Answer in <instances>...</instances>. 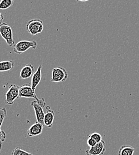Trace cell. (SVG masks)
Instances as JSON below:
<instances>
[{
  "label": "cell",
  "mask_w": 139,
  "mask_h": 155,
  "mask_svg": "<svg viewBox=\"0 0 139 155\" xmlns=\"http://www.w3.org/2000/svg\"><path fill=\"white\" fill-rule=\"evenodd\" d=\"M19 97L20 98H33L35 99L36 101L43 108L45 106L46 103L44 98H39L37 97L35 91L32 88L31 85L29 84H23L20 87L19 90Z\"/></svg>",
  "instance_id": "6da1fadb"
},
{
  "label": "cell",
  "mask_w": 139,
  "mask_h": 155,
  "mask_svg": "<svg viewBox=\"0 0 139 155\" xmlns=\"http://www.w3.org/2000/svg\"><path fill=\"white\" fill-rule=\"evenodd\" d=\"M0 35L8 46L12 47L14 44L15 41L13 38L12 29L7 23H2L0 25Z\"/></svg>",
  "instance_id": "7a4b0ae2"
},
{
  "label": "cell",
  "mask_w": 139,
  "mask_h": 155,
  "mask_svg": "<svg viewBox=\"0 0 139 155\" xmlns=\"http://www.w3.org/2000/svg\"><path fill=\"white\" fill-rule=\"evenodd\" d=\"M38 43L35 41H26V40H23L20 41L16 43L14 45L13 51L14 53L18 54H21L26 51H27L30 48H33L35 50L37 47Z\"/></svg>",
  "instance_id": "3957f363"
},
{
  "label": "cell",
  "mask_w": 139,
  "mask_h": 155,
  "mask_svg": "<svg viewBox=\"0 0 139 155\" xmlns=\"http://www.w3.org/2000/svg\"><path fill=\"white\" fill-rule=\"evenodd\" d=\"M26 29L33 36L40 34L43 30V21L38 19L30 20L26 25Z\"/></svg>",
  "instance_id": "277c9868"
},
{
  "label": "cell",
  "mask_w": 139,
  "mask_h": 155,
  "mask_svg": "<svg viewBox=\"0 0 139 155\" xmlns=\"http://www.w3.org/2000/svg\"><path fill=\"white\" fill-rule=\"evenodd\" d=\"M20 87L16 84H11L8 88L5 94V102L8 105H12L14 101L19 97V90Z\"/></svg>",
  "instance_id": "5b68a950"
},
{
  "label": "cell",
  "mask_w": 139,
  "mask_h": 155,
  "mask_svg": "<svg viewBox=\"0 0 139 155\" xmlns=\"http://www.w3.org/2000/svg\"><path fill=\"white\" fill-rule=\"evenodd\" d=\"M68 72L66 69L62 67L58 66L53 68L51 81L52 82H64L68 78Z\"/></svg>",
  "instance_id": "8992f818"
},
{
  "label": "cell",
  "mask_w": 139,
  "mask_h": 155,
  "mask_svg": "<svg viewBox=\"0 0 139 155\" xmlns=\"http://www.w3.org/2000/svg\"><path fill=\"white\" fill-rule=\"evenodd\" d=\"M105 143L104 141H101L94 147H90L86 151L87 155H103L105 152Z\"/></svg>",
  "instance_id": "52a82bcc"
},
{
  "label": "cell",
  "mask_w": 139,
  "mask_h": 155,
  "mask_svg": "<svg viewBox=\"0 0 139 155\" xmlns=\"http://www.w3.org/2000/svg\"><path fill=\"white\" fill-rule=\"evenodd\" d=\"M31 106L35 110L37 122L43 125L44 117L45 114H44L43 107L41 106H40L39 104L38 103V102L36 101H33L31 103Z\"/></svg>",
  "instance_id": "ba28073f"
},
{
  "label": "cell",
  "mask_w": 139,
  "mask_h": 155,
  "mask_svg": "<svg viewBox=\"0 0 139 155\" xmlns=\"http://www.w3.org/2000/svg\"><path fill=\"white\" fill-rule=\"evenodd\" d=\"M35 74V68L32 64L28 63L26 64L20 71V77L21 79H26L32 77Z\"/></svg>",
  "instance_id": "9c48e42d"
},
{
  "label": "cell",
  "mask_w": 139,
  "mask_h": 155,
  "mask_svg": "<svg viewBox=\"0 0 139 155\" xmlns=\"http://www.w3.org/2000/svg\"><path fill=\"white\" fill-rule=\"evenodd\" d=\"M43 125L36 122L33 124L27 131V134L29 137H32L35 136H39L43 131Z\"/></svg>",
  "instance_id": "30bf717a"
},
{
  "label": "cell",
  "mask_w": 139,
  "mask_h": 155,
  "mask_svg": "<svg viewBox=\"0 0 139 155\" xmlns=\"http://www.w3.org/2000/svg\"><path fill=\"white\" fill-rule=\"evenodd\" d=\"M42 65L40 64L37 69V71L35 72L33 75L32 77V82L31 86L33 91H35V90L37 86L39 85L40 82L41 81L42 79Z\"/></svg>",
  "instance_id": "8fae6325"
},
{
  "label": "cell",
  "mask_w": 139,
  "mask_h": 155,
  "mask_svg": "<svg viewBox=\"0 0 139 155\" xmlns=\"http://www.w3.org/2000/svg\"><path fill=\"white\" fill-rule=\"evenodd\" d=\"M54 117H55V113L54 110L51 109L48 110L45 115L43 125L48 128H51L53 125Z\"/></svg>",
  "instance_id": "7c38bea8"
},
{
  "label": "cell",
  "mask_w": 139,
  "mask_h": 155,
  "mask_svg": "<svg viewBox=\"0 0 139 155\" xmlns=\"http://www.w3.org/2000/svg\"><path fill=\"white\" fill-rule=\"evenodd\" d=\"M14 61L11 60L0 61V72L11 71L14 68Z\"/></svg>",
  "instance_id": "4fadbf2b"
},
{
  "label": "cell",
  "mask_w": 139,
  "mask_h": 155,
  "mask_svg": "<svg viewBox=\"0 0 139 155\" xmlns=\"http://www.w3.org/2000/svg\"><path fill=\"white\" fill-rule=\"evenodd\" d=\"M135 149L129 145L122 146L118 151V155H133Z\"/></svg>",
  "instance_id": "5bb4252c"
},
{
  "label": "cell",
  "mask_w": 139,
  "mask_h": 155,
  "mask_svg": "<svg viewBox=\"0 0 139 155\" xmlns=\"http://www.w3.org/2000/svg\"><path fill=\"white\" fill-rule=\"evenodd\" d=\"M12 0H2L0 2V10H6L13 4Z\"/></svg>",
  "instance_id": "9a60e30c"
},
{
  "label": "cell",
  "mask_w": 139,
  "mask_h": 155,
  "mask_svg": "<svg viewBox=\"0 0 139 155\" xmlns=\"http://www.w3.org/2000/svg\"><path fill=\"white\" fill-rule=\"evenodd\" d=\"M13 155H33L30 153H29L25 150H22L19 147H16L12 152Z\"/></svg>",
  "instance_id": "2e32d148"
},
{
  "label": "cell",
  "mask_w": 139,
  "mask_h": 155,
  "mask_svg": "<svg viewBox=\"0 0 139 155\" xmlns=\"http://www.w3.org/2000/svg\"><path fill=\"white\" fill-rule=\"evenodd\" d=\"M89 137L93 139L97 143H100L101 141H102V136L100 134V133H93L90 134L89 136Z\"/></svg>",
  "instance_id": "e0dca14e"
},
{
  "label": "cell",
  "mask_w": 139,
  "mask_h": 155,
  "mask_svg": "<svg viewBox=\"0 0 139 155\" xmlns=\"http://www.w3.org/2000/svg\"><path fill=\"white\" fill-rule=\"evenodd\" d=\"M7 115V110L5 108H0V128L2 125L4 119Z\"/></svg>",
  "instance_id": "ac0fdd59"
},
{
  "label": "cell",
  "mask_w": 139,
  "mask_h": 155,
  "mask_svg": "<svg viewBox=\"0 0 139 155\" xmlns=\"http://www.w3.org/2000/svg\"><path fill=\"white\" fill-rule=\"evenodd\" d=\"M96 144L97 143L93 139H92V138L88 137V139L87 140V144L88 145L89 147H90V148L94 147Z\"/></svg>",
  "instance_id": "d6986e66"
},
{
  "label": "cell",
  "mask_w": 139,
  "mask_h": 155,
  "mask_svg": "<svg viewBox=\"0 0 139 155\" xmlns=\"http://www.w3.org/2000/svg\"><path fill=\"white\" fill-rule=\"evenodd\" d=\"M6 138V134L4 131H2L0 128V143L2 144L5 141Z\"/></svg>",
  "instance_id": "ffe728a7"
},
{
  "label": "cell",
  "mask_w": 139,
  "mask_h": 155,
  "mask_svg": "<svg viewBox=\"0 0 139 155\" xmlns=\"http://www.w3.org/2000/svg\"><path fill=\"white\" fill-rule=\"evenodd\" d=\"M3 19H4V17H3V16L1 15V13H0V25L2 23V21H3Z\"/></svg>",
  "instance_id": "44dd1931"
},
{
  "label": "cell",
  "mask_w": 139,
  "mask_h": 155,
  "mask_svg": "<svg viewBox=\"0 0 139 155\" xmlns=\"http://www.w3.org/2000/svg\"><path fill=\"white\" fill-rule=\"evenodd\" d=\"M2 144H1V143H0V152H1V149H2Z\"/></svg>",
  "instance_id": "7402d4cb"
}]
</instances>
